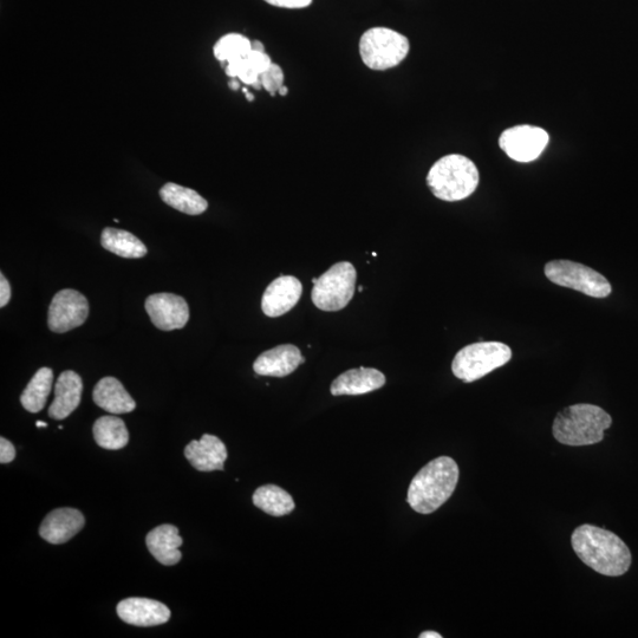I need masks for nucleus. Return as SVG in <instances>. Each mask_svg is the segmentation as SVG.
Here are the masks:
<instances>
[{
  "label": "nucleus",
  "instance_id": "17",
  "mask_svg": "<svg viewBox=\"0 0 638 638\" xmlns=\"http://www.w3.org/2000/svg\"><path fill=\"white\" fill-rule=\"evenodd\" d=\"M386 376L374 368H358L345 371L332 382L330 392L334 396L364 395L386 384Z\"/></svg>",
  "mask_w": 638,
  "mask_h": 638
},
{
  "label": "nucleus",
  "instance_id": "34",
  "mask_svg": "<svg viewBox=\"0 0 638 638\" xmlns=\"http://www.w3.org/2000/svg\"><path fill=\"white\" fill-rule=\"evenodd\" d=\"M229 87L232 90H239L240 89V81L234 80V78H232V81H230V83H229Z\"/></svg>",
  "mask_w": 638,
  "mask_h": 638
},
{
  "label": "nucleus",
  "instance_id": "22",
  "mask_svg": "<svg viewBox=\"0 0 638 638\" xmlns=\"http://www.w3.org/2000/svg\"><path fill=\"white\" fill-rule=\"evenodd\" d=\"M101 244L109 252L114 255L136 259L147 255V247L134 234L107 227L101 234Z\"/></svg>",
  "mask_w": 638,
  "mask_h": 638
},
{
  "label": "nucleus",
  "instance_id": "14",
  "mask_svg": "<svg viewBox=\"0 0 638 638\" xmlns=\"http://www.w3.org/2000/svg\"><path fill=\"white\" fill-rule=\"evenodd\" d=\"M86 524L83 514L75 509H57L44 518L39 535L50 544H64L74 538Z\"/></svg>",
  "mask_w": 638,
  "mask_h": 638
},
{
  "label": "nucleus",
  "instance_id": "38",
  "mask_svg": "<svg viewBox=\"0 0 638 638\" xmlns=\"http://www.w3.org/2000/svg\"><path fill=\"white\" fill-rule=\"evenodd\" d=\"M358 290H360V292L363 291V286H360V288H358Z\"/></svg>",
  "mask_w": 638,
  "mask_h": 638
},
{
  "label": "nucleus",
  "instance_id": "27",
  "mask_svg": "<svg viewBox=\"0 0 638 638\" xmlns=\"http://www.w3.org/2000/svg\"><path fill=\"white\" fill-rule=\"evenodd\" d=\"M260 82L263 88L268 91L271 96H275L279 89L284 86V74L279 65L272 63L268 69L260 75Z\"/></svg>",
  "mask_w": 638,
  "mask_h": 638
},
{
  "label": "nucleus",
  "instance_id": "35",
  "mask_svg": "<svg viewBox=\"0 0 638 638\" xmlns=\"http://www.w3.org/2000/svg\"><path fill=\"white\" fill-rule=\"evenodd\" d=\"M243 91H244V94L247 97V100H249L250 102L255 100V96H253L251 93H249V90H247L246 88H243Z\"/></svg>",
  "mask_w": 638,
  "mask_h": 638
},
{
  "label": "nucleus",
  "instance_id": "5",
  "mask_svg": "<svg viewBox=\"0 0 638 638\" xmlns=\"http://www.w3.org/2000/svg\"><path fill=\"white\" fill-rule=\"evenodd\" d=\"M511 358L512 350L509 345L501 342L474 343L455 355L452 371L459 380L471 383L505 366Z\"/></svg>",
  "mask_w": 638,
  "mask_h": 638
},
{
  "label": "nucleus",
  "instance_id": "32",
  "mask_svg": "<svg viewBox=\"0 0 638 638\" xmlns=\"http://www.w3.org/2000/svg\"><path fill=\"white\" fill-rule=\"evenodd\" d=\"M251 45L252 51L265 52V48L262 42L253 41Z\"/></svg>",
  "mask_w": 638,
  "mask_h": 638
},
{
  "label": "nucleus",
  "instance_id": "10",
  "mask_svg": "<svg viewBox=\"0 0 638 638\" xmlns=\"http://www.w3.org/2000/svg\"><path fill=\"white\" fill-rule=\"evenodd\" d=\"M88 299L81 292L65 289L57 292L49 308V329L57 334L74 330L87 321Z\"/></svg>",
  "mask_w": 638,
  "mask_h": 638
},
{
  "label": "nucleus",
  "instance_id": "30",
  "mask_svg": "<svg viewBox=\"0 0 638 638\" xmlns=\"http://www.w3.org/2000/svg\"><path fill=\"white\" fill-rule=\"evenodd\" d=\"M270 5L284 9H304L312 3V0H265Z\"/></svg>",
  "mask_w": 638,
  "mask_h": 638
},
{
  "label": "nucleus",
  "instance_id": "8",
  "mask_svg": "<svg viewBox=\"0 0 638 638\" xmlns=\"http://www.w3.org/2000/svg\"><path fill=\"white\" fill-rule=\"evenodd\" d=\"M545 276L553 284L582 292L594 298H607L613 288L608 279L588 266L570 260H552L545 265Z\"/></svg>",
  "mask_w": 638,
  "mask_h": 638
},
{
  "label": "nucleus",
  "instance_id": "6",
  "mask_svg": "<svg viewBox=\"0 0 638 638\" xmlns=\"http://www.w3.org/2000/svg\"><path fill=\"white\" fill-rule=\"evenodd\" d=\"M357 272L354 265L341 262L332 265L314 282L311 299L322 311L343 310L353 299L356 290Z\"/></svg>",
  "mask_w": 638,
  "mask_h": 638
},
{
  "label": "nucleus",
  "instance_id": "31",
  "mask_svg": "<svg viewBox=\"0 0 638 638\" xmlns=\"http://www.w3.org/2000/svg\"><path fill=\"white\" fill-rule=\"evenodd\" d=\"M11 286L5 276L0 275V307L4 308L10 302Z\"/></svg>",
  "mask_w": 638,
  "mask_h": 638
},
{
  "label": "nucleus",
  "instance_id": "13",
  "mask_svg": "<svg viewBox=\"0 0 638 638\" xmlns=\"http://www.w3.org/2000/svg\"><path fill=\"white\" fill-rule=\"evenodd\" d=\"M117 615L123 622L135 627H156L171 618V610L165 604L148 598H127L117 604Z\"/></svg>",
  "mask_w": 638,
  "mask_h": 638
},
{
  "label": "nucleus",
  "instance_id": "3",
  "mask_svg": "<svg viewBox=\"0 0 638 638\" xmlns=\"http://www.w3.org/2000/svg\"><path fill=\"white\" fill-rule=\"evenodd\" d=\"M613 419L604 409L594 405H574L561 410L553 421L552 432L566 446H590L603 441Z\"/></svg>",
  "mask_w": 638,
  "mask_h": 638
},
{
  "label": "nucleus",
  "instance_id": "16",
  "mask_svg": "<svg viewBox=\"0 0 638 638\" xmlns=\"http://www.w3.org/2000/svg\"><path fill=\"white\" fill-rule=\"evenodd\" d=\"M185 457L199 472L224 471L227 449L217 436L204 434L200 441H191L185 448Z\"/></svg>",
  "mask_w": 638,
  "mask_h": 638
},
{
  "label": "nucleus",
  "instance_id": "23",
  "mask_svg": "<svg viewBox=\"0 0 638 638\" xmlns=\"http://www.w3.org/2000/svg\"><path fill=\"white\" fill-rule=\"evenodd\" d=\"M96 444L109 451L125 448L129 442V433L125 421L117 416H102L93 427Z\"/></svg>",
  "mask_w": 638,
  "mask_h": 638
},
{
  "label": "nucleus",
  "instance_id": "15",
  "mask_svg": "<svg viewBox=\"0 0 638 638\" xmlns=\"http://www.w3.org/2000/svg\"><path fill=\"white\" fill-rule=\"evenodd\" d=\"M304 362L305 358L296 345L283 344L260 355L253 363V370L260 376L285 377Z\"/></svg>",
  "mask_w": 638,
  "mask_h": 638
},
{
  "label": "nucleus",
  "instance_id": "25",
  "mask_svg": "<svg viewBox=\"0 0 638 638\" xmlns=\"http://www.w3.org/2000/svg\"><path fill=\"white\" fill-rule=\"evenodd\" d=\"M52 381H54V371L50 368L39 369L21 396L24 409L30 413L41 412L45 405H47L48 397L52 389Z\"/></svg>",
  "mask_w": 638,
  "mask_h": 638
},
{
  "label": "nucleus",
  "instance_id": "18",
  "mask_svg": "<svg viewBox=\"0 0 638 638\" xmlns=\"http://www.w3.org/2000/svg\"><path fill=\"white\" fill-rule=\"evenodd\" d=\"M83 382L73 370L64 371L55 386V400L49 408V416L54 420H64L80 406Z\"/></svg>",
  "mask_w": 638,
  "mask_h": 638
},
{
  "label": "nucleus",
  "instance_id": "26",
  "mask_svg": "<svg viewBox=\"0 0 638 638\" xmlns=\"http://www.w3.org/2000/svg\"><path fill=\"white\" fill-rule=\"evenodd\" d=\"M252 42L249 38L239 34H229L221 37L214 45V56L221 64L240 60L252 51Z\"/></svg>",
  "mask_w": 638,
  "mask_h": 638
},
{
  "label": "nucleus",
  "instance_id": "19",
  "mask_svg": "<svg viewBox=\"0 0 638 638\" xmlns=\"http://www.w3.org/2000/svg\"><path fill=\"white\" fill-rule=\"evenodd\" d=\"M184 540L179 536L178 527L161 525L148 533L146 544L152 556L162 565L172 566L181 561L179 548Z\"/></svg>",
  "mask_w": 638,
  "mask_h": 638
},
{
  "label": "nucleus",
  "instance_id": "37",
  "mask_svg": "<svg viewBox=\"0 0 638 638\" xmlns=\"http://www.w3.org/2000/svg\"><path fill=\"white\" fill-rule=\"evenodd\" d=\"M36 426L38 428H42V427L45 428V427H48V423H45V422H42V421H37L36 422Z\"/></svg>",
  "mask_w": 638,
  "mask_h": 638
},
{
  "label": "nucleus",
  "instance_id": "21",
  "mask_svg": "<svg viewBox=\"0 0 638 638\" xmlns=\"http://www.w3.org/2000/svg\"><path fill=\"white\" fill-rule=\"evenodd\" d=\"M160 197L165 204L188 216H199L208 208L207 200L198 192L173 182H168L161 188Z\"/></svg>",
  "mask_w": 638,
  "mask_h": 638
},
{
  "label": "nucleus",
  "instance_id": "33",
  "mask_svg": "<svg viewBox=\"0 0 638 638\" xmlns=\"http://www.w3.org/2000/svg\"><path fill=\"white\" fill-rule=\"evenodd\" d=\"M420 638H442V636L435 631H425L420 635Z\"/></svg>",
  "mask_w": 638,
  "mask_h": 638
},
{
  "label": "nucleus",
  "instance_id": "1",
  "mask_svg": "<svg viewBox=\"0 0 638 638\" xmlns=\"http://www.w3.org/2000/svg\"><path fill=\"white\" fill-rule=\"evenodd\" d=\"M572 548L581 561L598 574L618 577L628 572L631 552L615 533L594 525H582L572 533Z\"/></svg>",
  "mask_w": 638,
  "mask_h": 638
},
{
  "label": "nucleus",
  "instance_id": "11",
  "mask_svg": "<svg viewBox=\"0 0 638 638\" xmlns=\"http://www.w3.org/2000/svg\"><path fill=\"white\" fill-rule=\"evenodd\" d=\"M145 307L155 327L162 331L182 329L190 319V308L178 295L164 292L149 296Z\"/></svg>",
  "mask_w": 638,
  "mask_h": 638
},
{
  "label": "nucleus",
  "instance_id": "28",
  "mask_svg": "<svg viewBox=\"0 0 638 638\" xmlns=\"http://www.w3.org/2000/svg\"><path fill=\"white\" fill-rule=\"evenodd\" d=\"M250 67L259 75H262L266 69L272 64L271 58L265 52L251 51L247 56Z\"/></svg>",
  "mask_w": 638,
  "mask_h": 638
},
{
  "label": "nucleus",
  "instance_id": "24",
  "mask_svg": "<svg viewBox=\"0 0 638 638\" xmlns=\"http://www.w3.org/2000/svg\"><path fill=\"white\" fill-rule=\"evenodd\" d=\"M253 504L272 517H283L295 510V501L283 488L276 485L259 487L253 494Z\"/></svg>",
  "mask_w": 638,
  "mask_h": 638
},
{
  "label": "nucleus",
  "instance_id": "20",
  "mask_svg": "<svg viewBox=\"0 0 638 638\" xmlns=\"http://www.w3.org/2000/svg\"><path fill=\"white\" fill-rule=\"evenodd\" d=\"M93 399L97 406L110 414H127L133 412L136 403L115 377H104L96 384Z\"/></svg>",
  "mask_w": 638,
  "mask_h": 638
},
{
  "label": "nucleus",
  "instance_id": "29",
  "mask_svg": "<svg viewBox=\"0 0 638 638\" xmlns=\"http://www.w3.org/2000/svg\"><path fill=\"white\" fill-rule=\"evenodd\" d=\"M15 458V446H13L9 440L0 438V464H10Z\"/></svg>",
  "mask_w": 638,
  "mask_h": 638
},
{
  "label": "nucleus",
  "instance_id": "12",
  "mask_svg": "<svg viewBox=\"0 0 638 638\" xmlns=\"http://www.w3.org/2000/svg\"><path fill=\"white\" fill-rule=\"evenodd\" d=\"M303 294V285L294 276H281L266 288L262 310L271 318L281 317L296 307Z\"/></svg>",
  "mask_w": 638,
  "mask_h": 638
},
{
  "label": "nucleus",
  "instance_id": "4",
  "mask_svg": "<svg viewBox=\"0 0 638 638\" xmlns=\"http://www.w3.org/2000/svg\"><path fill=\"white\" fill-rule=\"evenodd\" d=\"M479 179L472 160L452 154L435 162L427 175V185L436 198L453 203L470 197L477 190Z\"/></svg>",
  "mask_w": 638,
  "mask_h": 638
},
{
  "label": "nucleus",
  "instance_id": "2",
  "mask_svg": "<svg viewBox=\"0 0 638 638\" xmlns=\"http://www.w3.org/2000/svg\"><path fill=\"white\" fill-rule=\"evenodd\" d=\"M459 481L457 462L449 457L435 459L415 475L407 501L415 512L431 514L453 496Z\"/></svg>",
  "mask_w": 638,
  "mask_h": 638
},
{
  "label": "nucleus",
  "instance_id": "36",
  "mask_svg": "<svg viewBox=\"0 0 638 638\" xmlns=\"http://www.w3.org/2000/svg\"><path fill=\"white\" fill-rule=\"evenodd\" d=\"M289 90L288 88H286L285 86H283L281 89H279L278 94L281 96H286L288 95Z\"/></svg>",
  "mask_w": 638,
  "mask_h": 638
},
{
  "label": "nucleus",
  "instance_id": "7",
  "mask_svg": "<svg viewBox=\"0 0 638 638\" xmlns=\"http://www.w3.org/2000/svg\"><path fill=\"white\" fill-rule=\"evenodd\" d=\"M408 52V38L392 29H370L361 37L360 55L363 63L371 70L395 68L405 61Z\"/></svg>",
  "mask_w": 638,
  "mask_h": 638
},
{
  "label": "nucleus",
  "instance_id": "9",
  "mask_svg": "<svg viewBox=\"0 0 638 638\" xmlns=\"http://www.w3.org/2000/svg\"><path fill=\"white\" fill-rule=\"evenodd\" d=\"M549 134L543 128L517 126L500 135L499 146L514 161L532 162L539 158L549 145Z\"/></svg>",
  "mask_w": 638,
  "mask_h": 638
}]
</instances>
